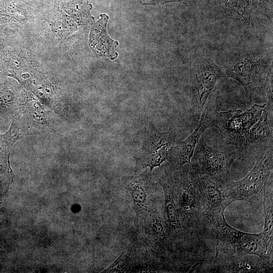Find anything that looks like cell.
Masks as SVG:
<instances>
[{
	"label": "cell",
	"mask_w": 273,
	"mask_h": 273,
	"mask_svg": "<svg viewBox=\"0 0 273 273\" xmlns=\"http://www.w3.org/2000/svg\"><path fill=\"white\" fill-rule=\"evenodd\" d=\"M176 130L170 127L164 132L158 131L152 122L141 131L143 147L136 157L135 172L149 167L150 173L156 167L168 160L169 150L175 141Z\"/></svg>",
	"instance_id": "cell-5"
},
{
	"label": "cell",
	"mask_w": 273,
	"mask_h": 273,
	"mask_svg": "<svg viewBox=\"0 0 273 273\" xmlns=\"http://www.w3.org/2000/svg\"><path fill=\"white\" fill-rule=\"evenodd\" d=\"M272 163L271 148L262 157L257 159L255 165L246 176L237 181L225 184L224 190L228 204L244 201L255 204L262 201L267 180L272 173Z\"/></svg>",
	"instance_id": "cell-1"
},
{
	"label": "cell",
	"mask_w": 273,
	"mask_h": 273,
	"mask_svg": "<svg viewBox=\"0 0 273 273\" xmlns=\"http://www.w3.org/2000/svg\"><path fill=\"white\" fill-rule=\"evenodd\" d=\"M164 198L165 228L168 236L176 237L183 233V223L174 196L173 178L164 169L159 177Z\"/></svg>",
	"instance_id": "cell-13"
},
{
	"label": "cell",
	"mask_w": 273,
	"mask_h": 273,
	"mask_svg": "<svg viewBox=\"0 0 273 273\" xmlns=\"http://www.w3.org/2000/svg\"><path fill=\"white\" fill-rule=\"evenodd\" d=\"M272 190L267 191L262 201L264 211V227L261 232L263 243L268 252L272 255L273 240Z\"/></svg>",
	"instance_id": "cell-16"
},
{
	"label": "cell",
	"mask_w": 273,
	"mask_h": 273,
	"mask_svg": "<svg viewBox=\"0 0 273 273\" xmlns=\"http://www.w3.org/2000/svg\"><path fill=\"white\" fill-rule=\"evenodd\" d=\"M17 139L18 136L13 134L10 127L6 133L0 135V152L7 146L13 145Z\"/></svg>",
	"instance_id": "cell-20"
},
{
	"label": "cell",
	"mask_w": 273,
	"mask_h": 273,
	"mask_svg": "<svg viewBox=\"0 0 273 273\" xmlns=\"http://www.w3.org/2000/svg\"><path fill=\"white\" fill-rule=\"evenodd\" d=\"M128 258L124 251L109 267L103 270L104 272H126L128 270Z\"/></svg>",
	"instance_id": "cell-19"
},
{
	"label": "cell",
	"mask_w": 273,
	"mask_h": 273,
	"mask_svg": "<svg viewBox=\"0 0 273 273\" xmlns=\"http://www.w3.org/2000/svg\"><path fill=\"white\" fill-rule=\"evenodd\" d=\"M273 101H268L258 120L250 129L242 149L238 151L242 159L262 157L272 148Z\"/></svg>",
	"instance_id": "cell-10"
},
{
	"label": "cell",
	"mask_w": 273,
	"mask_h": 273,
	"mask_svg": "<svg viewBox=\"0 0 273 273\" xmlns=\"http://www.w3.org/2000/svg\"><path fill=\"white\" fill-rule=\"evenodd\" d=\"M100 17V19L92 27L89 35L90 47L97 56L114 59L117 57L115 51L118 43L107 34L106 26L108 17L106 14H101Z\"/></svg>",
	"instance_id": "cell-14"
},
{
	"label": "cell",
	"mask_w": 273,
	"mask_h": 273,
	"mask_svg": "<svg viewBox=\"0 0 273 273\" xmlns=\"http://www.w3.org/2000/svg\"><path fill=\"white\" fill-rule=\"evenodd\" d=\"M175 202L183 224L194 228L204 208L198 185L197 174L186 167L179 169L177 180L173 179Z\"/></svg>",
	"instance_id": "cell-6"
},
{
	"label": "cell",
	"mask_w": 273,
	"mask_h": 273,
	"mask_svg": "<svg viewBox=\"0 0 273 273\" xmlns=\"http://www.w3.org/2000/svg\"><path fill=\"white\" fill-rule=\"evenodd\" d=\"M201 200L208 219L224 215L229 205L224 194L225 182L218 181L206 175L197 174Z\"/></svg>",
	"instance_id": "cell-12"
},
{
	"label": "cell",
	"mask_w": 273,
	"mask_h": 273,
	"mask_svg": "<svg viewBox=\"0 0 273 273\" xmlns=\"http://www.w3.org/2000/svg\"><path fill=\"white\" fill-rule=\"evenodd\" d=\"M239 156L238 151L223 152L213 149L207 145L203 134L191 160L192 170L196 174L225 182L232 164Z\"/></svg>",
	"instance_id": "cell-4"
},
{
	"label": "cell",
	"mask_w": 273,
	"mask_h": 273,
	"mask_svg": "<svg viewBox=\"0 0 273 273\" xmlns=\"http://www.w3.org/2000/svg\"><path fill=\"white\" fill-rule=\"evenodd\" d=\"M208 99L193 132L184 141L171 146L169 150L168 160L179 170L187 163L191 165V160L199 139L207 128L213 126L218 106L217 97L213 95Z\"/></svg>",
	"instance_id": "cell-9"
},
{
	"label": "cell",
	"mask_w": 273,
	"mask_h": 273,
	"mask_svg": "<svg viewBox=\"0 0 273 273\" xmlns=\"http://www.w3.org/2000/svg\"><path fill=\"white\" fill-rule=\"evenodd\" d=\"M150 233L156 247L163 253L168 249L166 231L164 224L155 212L150 213Z\"/></svg>",
	"instance_id": "cell-17"
},
{
	"label": "cell",
	"mask_w": 273,
	"mask_h": 273,
	"mask_svg": "<svg viewBox=\"0 0 273 273\" xmlns=\"http://www.w3.org/2000/svg\"><path fill=\"white\" fill-rule=\"evenodd\" d=\"M265 105L254 104L245 111L230 110L217 112L213 127L224 135L227 144L235 146L239 151L250 129L260 118Z\"/></svg>",
	"instance_id": "cell-3"
},
{
	"label": "cell",
	"mask_w": 273,
	"mask_h": 273,
	"mask_svg": "<svg viewBox=\"0 0 273 273\" xmlns=\"http://www.w3.org/2000/svg\"><path fill=\"white\" fill-rule=\"evenodd\" d=\"M147 179V177L142 175L130 178L125 183L137 210H147L148 208Z\"/></svg>",
	"instance_id": "cell-15"
},
{
	"label": "cell",
	"mask_w": 273,
	"mask_h": 273,
	"mask_svg": "<svg viewBox=\"0 0 273 273\" xmlns=\"http://www.w3.org/2000/svg\"><path fill=\"white\" fill-rule=\"evenodd\" d=\"M208 220L218 242L227 249L255 255L272 264V255L264 245L261 233L250 234L239 231L227 223L224 215Z\"/></svg>",
	"instance_id": "cell-2"
},
{
	"label": "cell",
	"mask_w": 273,
	"mask_h": 273,
	"mask_svg": "<svg viewBox=\"0 0 273 273\" xmlns=\"http://www.w3.org/2000/svg\"><path fill=\"white\" fill-rule=\"evenodd\" d=\"M224 76L221 68L205 59L194 62L190 71V98L194 115L200 116L216 83Z\"/></svg>",
	"instance_id": "cell-7"
},
{
	"label": "cell",
	"mask_w": 273,
	"mask_h": 273,
	"mask_svg": "<svg viewBox=\"0 0 273 273\" xmlns=\"http://www.w3.org/2000/svg\"><path fill=\"white\" fill-rule=\"evenodd\" d=\"M5 120L0 118V132L1 131L2 128L5 127Z\"/></svg>",
	"instance_id": "cell-21"
},
{
	"label": "cell",
	"mask_w": 273,
	"mask_h": 273,
	"mask_svg": "<svg viewBox=\"0 0 273 273\" xmlns=\"http://www.w3.org/2000/svg\"><path fill=\"white\" fill-rule=\"evenodd\" d=\"M215 262L219 272H262L272 268V264L257 255L227 249L223 255L217 251Z\"/></svg>",
	"instance_id": "cell-11"
},
{
	"label": "cell",
	"mask_w": 273,
	"mask_h": 273,
	"mask_svg": "<svg viewBox=\"0 0 273 273\" xmlns=\"http://www.w3.org/2000/svg\"><path fill=\"white\" fill-rule=\"evenodd\" d=\"M271 66L266 58L255 55L240 60L224 72L225 75L242 84L246 96L252 101L256 90L265 85L268 76L272 70Z\"/></svg>",
	"instance_id": "cell-8"
},
{
	"label": "cell",
	"mask_w": 273,
	"mask_h": 273,
	"mask_svg": "<svg viewBox=\"0 0 273 273\" xmlns=\"http://www.w3.org/2000/svg\"><path fill=\"white\" fill-rule=\"evenodd\" d=\"M11 89L0 86V118L7 120L11 116L14 111V101Z\"/></svg>",
	"instance_id": "cell-18"
}]
</instances>
